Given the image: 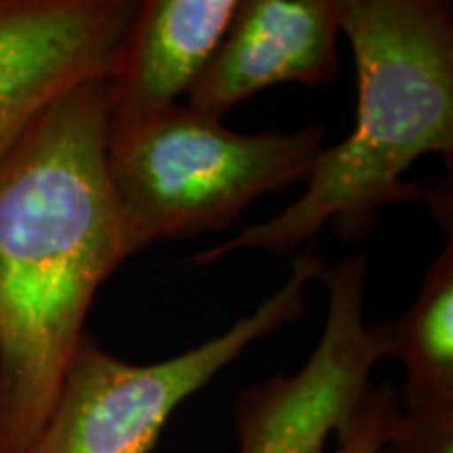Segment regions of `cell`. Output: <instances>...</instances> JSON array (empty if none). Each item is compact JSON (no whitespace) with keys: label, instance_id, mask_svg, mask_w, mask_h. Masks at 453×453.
<instances>
[{"label":"cell","instance_id":"10","mask_svg":"<svg viewBox=\"0 0 453 453\" xmlns=\"http://www.w3.org/2000/svg\"><path fill=\"white\" fill-rule=\"evenodd\" d=\"M378 453H453V403L399 407Z\"/></svg>","mask_w":453,"mask_h":453},{"label":"cell","instance_id":"2","mask_svg":"<svg viewBox=\"0 0 453 453\" xmlns=\"http://www.w3.org/2000/svg\"><path fill=\"white\" fill-rule=\"evenodd\" d=\"M340 27L357 70L355 128L321 147L307 191L286 211L196 254L211 265L235 250L290 254L332 220L344 242L373 231L395 202L433 191L403 180L422 156L453 166V11L443 0H340Z\"/></svg>","mask_w":453,"mask_h":453},{"label":"cell","instance_id":"9","mask_svg":"<svg viewBox=\"0 0 453 453\" xmlns=\"http://www.w3.org/2000/svg\"><path fill=\"white\" fill-rule=\"evenodd\" d=\"M390 355L405 367V407L453 403V243L430 263L416 300L390 326Z\"/></svg>","mask_w":453,"mask_h":453},{"label":"cell","instance_id":"7","mask_svg":"<svg viewBox=\"0 0 453 453\" xmlns=\"http://www.w3.org/2000/svg\"><path fill=\"white\" fill-rule=\"evenodd\" d=\"M340 34V0H243L187 105L223 118L273 84L330 82Z\"/></svg>","mask_w":453,"mask_h":453},{"label":"cell","instance_id":"8","mask_svg":"<svg viewBox=\"0 0 453 453\" xmlns=\"http://www.w3.org/2000/svg\"><path fill=\"white\" fill-rule=\"evenodd\" d=\"M240 0L137 3L110 76L107 145L154 122L189 93L229 30Z\"/></svg>","mask_w":453,"mask_h":453},{"label":"cell","instance_id":"6","mask_svg":"<svg viewBox=\"0 0 453 453\" xmlns=\"http://www.w3.org/2000/svg\"><path fill=\"white\" fill-rule=\"evenodd\" d=\"M137 3L0 0V156L57 99L111 76Z\"/></svg>","mask_w":453,"mask_h":453},{"label":"cell","instance_id":"1","mask_svg":"<svg viewBox=\"0 0 453 453\" xmlns=\"http://www.w3.org/2000/svg\"><path fill=\"white\" fill-rule=\"evenodd\" d=\"M110 76L57 99L0 156V453L47 422L101 283L141 252L107 168Z\"/></svg>","mask_w":453,"mask_h":453},{"label":"cell","instance_id":"11","mask_svg":"<svg viewBox=\"0 0 453 453\" xmlns=\"http://www.w3.org/2000/svg\"><path fill=\"white\" fill-rule=\"evenodd\" d=\"M399 407V396L388 382L380 387L370 384L355 411L350 413L349 422L334 434V447L324 453H378Z\"/></svg>","mask_w":453,"mask_h":453},{"label":"cell","instance_id":"3","mask_svg":"<svg viewBox=\"0 0 453 453\" xmlns=\"http://www.w3.org/2000/svg\"><path fill=\"white\" fill-rule=\"evenodd\" d=\"M324 137L319 124L290 134H240L217 116L174 105L107 145V168L143 250L231 226L257 197L307 179Z\"/></svg>","mask_w":453,"mask_h":453},{"label":"cell","instance_id":"5","mask_svg":"<svg viewBox=\"0 0 453 453\" xmlns=\"http://www.w3.org/2000/svg\"><path fill=\"white\" fill-rule=\"evenodd\" d=\"M364 254L324 269V334L303 370L254 384L240 396V453H324L370 387V373L390 355V324H365Z\"/></svg>","mask_w":453,"mask_h":453},{"label":"cell","instance_id":"4","mask_svg":"<svg viewBox=\"0 0 453 453\" xmlns=\"http://www.w3.org/2000/svg\"><path fill=\"white\" fill-rule=\"evenodd\" d=\"M307 250L280 290L229 330L157 364H130L84 334L41 433L24 453H150L173 411L206 387L254 340L298 319L304 288L324 273Z\"/></svg>","mask_w":453,"mask_h":453}]
</instances>
